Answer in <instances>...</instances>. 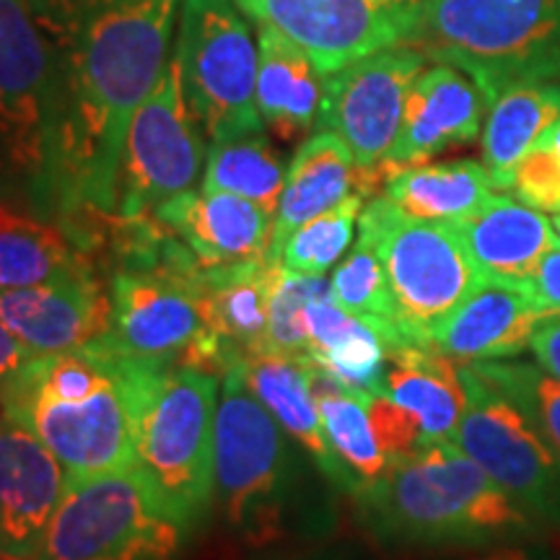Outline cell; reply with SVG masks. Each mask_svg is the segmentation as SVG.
<instances>
[{"instance_id": "obj_1", "label": "cell", "mask_w": 560, "mask_h": 560, "mask_svg": "<svg viewBox=\"0 0 560 560\" xmlns=\"http://www.w3.org/2000/svg\"><path fill=\"white\" fill-rule=\"evenodd\" d=\"M177 0H100L42 21L60 50L55 219L117 210L128 130L166 62Z\"/></svg>"}, {"instance_id": "obj_2", "label": "cell", "mask_w": 560, "mask_h": 560, "mask_svg": "<svg viewBox=\"0 0 560 560\" xmlns=\"http://www.w3.org/2000/svg\"><path fill=\"white\" fill-rule=\"evenodd\" d=\"M140 363L107 338L34 355L0 389V410L58 457L68 480L130 470Z\"/></svg>"}, {"instance_id": "obj_3", "label": "cell", "mask_w": 560, "mask_h": 560, "mask_svg": "<svg viewBox=\"0 0 560 560\" xmlns=\"http://www.w3.org/2000/svg\"><path fill=\"white\" fill-rule=\"evenodd\" d=\"M355 503L371 535L395 548H493L535 529L506 490L452 441L392 459Z\"/></svg>"}, {"instance_id": "obj_4", "label": "cell", "mask_w": 560, "mask_h": 560, "mask_svg": "<svg viewBox=\"0 0 560 560\" xmlns=\"http://www.w3.org/2000/svg\"><path fill=\"white\" fill-rule=\"evenodd\" d=\"M408 45L462 70L490 107L560 79V0H418Z\"/></svg>"}, {"instance_id": "obj_5", "label": "cell", "mask_w": 560, "mask_h": 560, "mask_svg": "<svg viewBox=\"0 0 560 560\" xmlns=\"http://www.w3.org/2000/svg\"><path fill=\"white\" fill-rule=\"evenodd\" d=\"M299 452L242 376L226 371L215 410L213 503L242 540L260 548L289 535L306 482Z\"/></svg>"}, {"instance_id": "obj_6", "label": "cell", "mask_w": 560, "mask_h": 560, "mask_svg": "<svg viewBox=\"0 0 560 560\" xmlns=\"http://www.w3.org/2000/svg\"><path fill=\"white\" fill-rule=\"evenodd\" d=\"M219 389L221 376L210 371L140 363L136 467L190 529L213 506Z\"/></svg>"}, {"instance_id": "obj_7", "label": "cell", "mask_w": 560, "mask_h": 560, "mask_svg": "<svg viewBox=\"0 0 560 560\" xmlns=\"http://www.w3.org/2000/svg\"><path fill=\"white\" fill-rule=\"evenodd\" d=\"M60 50L30 0H0V185L55 219Z\"/></svg>"}, {"instance_id": "obj_8", "label": "cell", "mask_w": 560, "mask_h": 560, "mask_svg": "<svg viewBox=\"0 0 560 560\" xmlns=\"http://www.w3.org/2000/svg\"><path fill=\"white\" fill-rule=\"evenodd\" d=\"M190 535L130 467L68 480L37 560H177Z\"/></svg>"}, {"instance_id": "obj_9", "label": "cell", "mask_w": 560, "mask_h": 560, "mask_svg": "<svg viewBox=\"0 0 560 560\" xmlns=\"http://www.w3.org/2000/svg\"><path fill=\"white\" fill-rule=\"evenodd\" d=\"M359 236L374 244L410 346L429 332L482 280L452 223L412 219L389 198L361 210Z\"/></svg>"}, {"instance_id": "obj_10", "label": "cell", "mask_w": 560, "mask_h": 560, "mask_svg": "<svg viewBox=\"0 0 560 560\" xmlns=\"http://www.w3.org/2000/svg\"><path fill=\"white\" fill-rule=\"evenodd\" d=\"M174 52L192 117L213 143L265 130L255 96L260 50L234 0H182Z\"/></svg>"}, {"instance_id": "obj_11", "label": "cell", "mask_w": 560, "mask_h": 560, "mask_svg": "<svg viewBox=\"0 0 560 560\" xmlns=\"http://www.w3.org/2000/svg\"><path fill=\"white\" fill-rule=\"evenodd\" d=\"M459 374L467 408L452 444L478 462L535 527L560 529V457L478 366L465 363Z\"/></svg>"}, {"instance_id": "obj_12", "label": "cell", "mask_w": 560, "mask_h": 560, "mask_svg": "<svg viewBox=\"0 0 560 560\" xmlns=\"http://www.w3.org/2000/svg\"><path fill=\"white\" fill-rule=\"evenodd\" d=\"M200 270L190 278L153 270L109 272V332L104 338L130 359L221 376L198 291Z\"/></svg>"}, {"instance_id": "obj_13", "label": "cell", "mask_w": 560, "mask_h": 560, "mask_svg": "<svg viewBox=\"0 0 560 560\" xmlns=\"http://www.w3.org/2000/svg\"><path fill=\"white\" fill-rule=\"evenodd\" d=\"M206 161L200 125L187 104L177 52H172L159 83L132 115L117 210L153 213L166 200L195 190Z\"/></svg>"}, {"instance_id": "obj_14", "label": "cell", "mask_w": 560, "mask_h": 560, "mask_svg": "<svg viewBox=\"0 0 560 560\" xmlns=\"http://www.w3.org/2000/svg\"><path fill=\"white\" fill-rule=\"evenodd\" d=\"M423 62L425 55L416 47L397 45L325 75L319 130L338 132L361 170L382 164L400 132L405 100Z\"/></svg>"}, {"instance_id": "obj_15", "label": "cell", "mask_w": 560, "mask_h": 560, "mask_svg": "<svg viewBox=\"0 0 560 560\" xmlns=\"http://www.w3.org/2000/svg\"><path fill=\"white\" fill-rule=\"evenodd\" d=\"M418 0H260L257 24H272L314 60L322 75L408 45Z\"/></svg>"}, {"instance_id": "obj_16", "label": "cell", "mask_w": 560, "mask_h": 560, "mask_svg": "<svg viewBox=\"0 0 560 560\" xmlns=\"http://www.w3.org/2000/svg\"><path fill=\"white\" fill-rule=\"evenodd\" d=\"M58 457L19 420L0 410V552L37 560L66 493Z\"/></svg>"}, {"instance_id": "obj_17", "label": "cell", "mask_w": 560, "mask_h": 560, "mask_svg": "<svg viewBox=\"0 0 560 560\" xmlns=\"http://www.w3.org/2000/svg\"><path fill=\"white\" fill-rule=\"evenodd\" d=\"M0 325L34 355H52L109 332V289L100 272L0 291Z\"/></svg>"}, {"instance_id": "obj_18", "label": "cell", "mask_w": 560, "mask_h": 560, "mask_svg": "<svg viewBox=\"0 0 560 560\" xmlns=\"http://www.w3.org/2000/svg\"><path fill=\"white\" fill-rule=\"evenodd\" d=\"M532 289L480 283L462 304L436 322L429 346L450 355L459 366L482 361H506L529 348L537 322L548 317Z\"/></svg>"}, {"instance_id": "obj_19", "label": "cell", "mask_w": 560, "mask_h": 560, "mask_svg": "<svg viewBox=\"0 0 560 560\" xmlns=\"http://www.w3.org/2000/svg\"><path fill=\"white\" fill-rule=\"evenodd\" d=\"M482 107L478 86L462 70L444 62L423 68L408 91L400 132L382 164H429L454 145L472 143L480 136Z\"/></svg>"}, {"instance_id": "obj_20", "label": "cell", "mask_w": 560, "mask_h": 560, "mask_svg": "<svg viewBox=\"0 0 560 560\" xmlns=\"http://www.w3.org/2000/svg\"><path fill=\"white\" fill-rule=\"evenodd\" d=\"M206 268L268 260L276 213L231 192H185L153 210Z\"/></svg>"}, {"instance_id": "obj_21", "label": "cell", "mask_w": 560, "mask_h": 560, "mask_svg": "<svg viewBox=\"0 0 560 560\" xmlns=\"http://www.w3.org/2000/svg\"><path fill=\"white\" fill-rule=\"evenodd\" d=\"M231 371V369H229ZM255 397L272 412L280 429L301 446L322 478L353 495L355 486L338 454L327 441L319 405L314 397V361L310 355H289L260 350L234 366Z\"/></svg>"}, {"instance_id": "obj_22", "label": "cell", "mask_w": 560, "mask_h": 560, "mask_svg": "<svg viewBox=\"0 0 560 560\" xmlns=\"http://www.w3.org/2000/svg\"><path fill=\"white\" fill-rule=\"evenodd\" d=\"M452 226L482 283L529 289V280L542 257L560 247L552 221L545 219L540 210L506 195H493L478 213L454 221Z\"/></svg>"}, {"instance_id": "obj_23", "label": "cell", "mask_w": 560, "mask_h": 560, "mask_svg": "<svg viewBox=\"0 0 560 560\" xmlns=\"http://www.w3.org/2000/svg\"><path fill=\"white\" fill-rule=\"evenodd\" d=\"M276 262L252 260L202 268L198 291L208 335L221 361V374L265 350Z\"/></svg>"}, {"instance_id": "obj_24", "label": "cell", "mask_w": 560, "mask_h": 560, "mask_svg": "<svg viewBox=\"0 0 560 560\" xmlns=\"http://www.w3.org/2000/svg\"><path fill=\"white\" fill-rule=\"evenodd\" d=\"M384 395L416 420L420 450L452 441L467 408V392L457 361L431 346L389 350Z\"/></svg>"}, {"instance_id": "obj_25", "label": "cell", "mask_w": 560, "mask_h": 560, "mask_svg": "<svg viewBox=\"0 0 560 560\" xmlns=\"http://www.w3.org/2000/svg\"><path fill=\"white\" fill-rule=\"evenodd\" d=\"M355 179H359V166L338 132L319 130L304 140L285 170L268 260L278 262L285 240L299 226L340 206L348 195L359 192Z\"/></svg>"}, {"instance_id": "obj_26", "label": "cell", "mask_w": 560, "mask_h": 560, "mask_svg": "<svg viewBox=\"0 0 560 560\" xmlns=\"http://www.w3.org/2000/svg\"><path fill=\"white\" fill-rule=\"evenodd\" d=\"M100 272L58 219L0 198V291Z\"/></svg>"}, {"instance_id": "obj_27", "label": "cell", "mask_w": 560, "mask_h": 560, "mask_svg": "<svg viewBox=\"0 0 560 560\" xmlns=\"http://www.w3.org/2000/svg\"><path fill=\"white\" fill-rule=\"evenodd\" d=\"M310 359L330 380L361 395H384L389 342L335 304L330 285L306 304Z\"/></svg>"}, {"instance_id": "obj_28", "label": "cell", "mask_w": 560, "mask_h": 560, "mask_svg": "<svg viewBox=\"0 0 560 560\" xmlns=\"http://www.w3.org/2000/svg\"><path fill=\"white\" fill-rule=\"evenodd\" d=\"M255 96L262 122L283 140H296L317 128L325 75L296 42L272 24H260Z\"/></svg>"}, {"instance_id": "obj_29", "label": "cell", "mask_w": 560, "mask_h": 560, "mask_svg": "<svg viewBox=\"0 0 560 560\" xmlns=\"http://www.w3.org/2000/svg\"><path fill=\"white\" fill-rule=\"evenodd\" d=\"M384 198L423 221H462L478 213L493 198V179L486 164L472 159L444 161V164L387 166Z\"/></svg>"}, {"instance_id": "obj_30", "label": "cell", "mask_w": 560, "mask_h": 560, "mask_svg": "<svg viewBox=\"0 0 560 560\" xmlns=\"http://www.w3.org/2000/svg\"><path fill=\"white\" fill-rule=\"evenodd\" d=\"M556 120H560L558 83L514 86L490 104L482 132V164L495 190H511L516 164Z\"/></svg>"}, {"instance_id": "obj_31", "label": "cell", "mask_w": 560, "mask_h": 560, "mask_svg": "<svg viewBox=\"0 0 560 560\" xmlns=\"http://www.w3.org/2000/svg\"><path fill=\"white\" fill-rule=\"evenodd\" d=\"M314 397H317L327 441L353 480L355 499L374 486L392 465L376 439L374 423H371L369 395L342 387L325 371L314 366Z\"/></svg>"}, {"instance_id": "obj_32", "label": "cell", "mask_w": 560, "mask_h": 560, "mask_svg": "<svg viewBox=\"0 0 560 560\" xmlns=\"http://www.w3.org/2000/svg\"><path fill=\"white\" fill-rule=\"evenodd\" d=\"M285 185V166L268 132L219 140L208 153L202 192H231L276 213Z\"/></svg>"}, {"instance_id": "obj_33", "label": "cell", "mask_w": 560, "mask_h": 560, "mask_svg": "<svg viewBox=\"0 0 560 560\" xmlns=\"http://www.w3.org/2000/svg\"><path fill=\"white\" fill-rule=\"evenodd\" d=\"M330 293L340 310L374 327L389 342L392 350L410 346L408 338H405L400 314H397L395 299H392L382 260L371 242L359 236L353 252L332 272Z\"/></svg>"}, {"instance_id": "obj_34", "label": "cell", "mask_w": 560, "mask_h": 560, "mask_svg": "<svg viewBox=\"0 0 560 560\" xmlns=\"http://www.w3.org/2000/svg\"><path fill=\"white\" fill-rule=\"evenodd\" d=\"M363 200L366 198L361 192L348 195L340 206L299 226L285 240L278 262L285 270L301 272V276H325L353 242Z\"/></svg>"}, {"instance_id": "obj_35", "label": "cell", "mask_w": 560, "mask_h": 560, "mask_svg": "<svg viewBox=\"0 0 560 560\" xmlns=\"http://www.w3.org/2000/svg\"><path fill=\"white\" fill-rule=\"evenodd\" d=\"M501 395L524 412L545 444L560 457V382L522 361L472 363Z\"/></svg>"}, {"instance_id": "obj_36", "label": "cell", "mask_w": 560, "mask_h": 560, "mask_svg": "<svg viewBox=\"0 0 560 560\" xmlns=\"http://www.w3.org/2000/svg\"><path fill=\"white\" fill-rule=\"evenodd\" d=\"M322 276H301L285 270L276 262L270 291V319L265 350L289 355H310V338H306V304L312 296L327 289Z\"/></svg>"}, {"instance_id": "obj_37", "label": "cell", "mask_w": 560, "mask_h": 560, "mask_svg": "<svg viewBox=\"0 0 560 560\" xmlns=\"http://www.w3.org/2000/svg\"><path fill=\"white\" fill-rule=\"evenodd\" d=\"M516 192L524 206L540 213H560V151L548 140H537L514 172Z\"/></svg>"}, {"instance_id": "obj_38", "label": "cell", "mask_w": 560, "mask_h": 560, "mask_svg": "<svg viewBox=\"0 0 560 560\" xmlns=\"http://www.w3.org/2000/svg\"><path fill=\"white\" fill-rule=\"evenodd\" d=\"M369 412L376 439H380L382 450L389 459L405 457V454L420 450V431L416 420L400 405L392 402L387 395H369Z\"/></svg>"}, {"instance_id": "obj_39", "label": "cell", "mask_w": 560, "mask_h": 560, "mask_svg": "<svg viewBox=\"0 0 560 560\" xmlns=\"http://www.w3.org/2000/svg\"><path fill=\"white\" fill-rule=\"evenodd\" d=\"M529 350L535 353L537 366L560 382V312H552L537 322Z\"/></svg>"}, {"instance_id": "obj_40", "label": "cell", "mask_w": 560, "mask_h": 560, "mask_svg": "<svg viewBox=\"0 0 560 560\" xmlns=\"http://www.w3.org/2000/svg\"><path fill=\"white\" fill-rule=\"evenodd\" d=\"M529 289L548 312H560V247L550 249L537 265Z\"/></svg>"}, {"instance_id": "obj_41", "label": "cell", "mask_w": 560, "mask_h": 560, "mask_svg": "<svg viewBox=\"0 0 560 560\" xmlns=\"http://www.w3.org/2000/svg\"><path fill=\"white\" fill-rule=\"evenodd\" d=\"M32 359V350H26L3 325H0V389H3Z\"/></svg>"}, {"instance_id": "obj_42", "label": "cell", "mask_w": 560, "mask_h": 560, "mask_svg": "<svg viewBox=\"0 0 560 560\" xmlns=\"http://www.w3.org/2000/svg\"><path fill=\"white\" fill-rule=\"evenodd\" d=\"M462 560H556L548 550L535 548V545H520V542H501L493 548H482V552L467 556Z\"/></svg>"}, {"instance_id": "obj_43", "label": "cell", "mask_w": 560, "mask_h": 560, "mask_svg": "<svg viewBox=\"0 0 560 560\" xmlns=\"http://www.w3.org/2000/svg\"><path fill=\"white\" fill-rule=\"evenodd\" d=\"M255 560H350L346 550L340 548H293V550H272Z\"/></svg>"}, {"instance_id": "obj_44", "label": "cell", "mask_w": 560, "mask_h": 560, "mask_svg": "<svg viewBox=\"0 0 560 560\" xmlns=\"http://www.w3.org/2000/svg\"><path fill=\"white\" fill-rule=\"evenodd\" d=\"M100 3V0H30L34 16L39 21H55L68 16V13L83 9V5Z\"/></svg>"}, {"instance_id": "obj_45", "label": "cell", "mask_w": 560, "mask_h": 560, "mask_svg": "<svg viewBox=\"0 0 560 560\" xmlns=\"http://www.w3.org/2000/svg\"><path fill=\"white\" fill-rule=\"evenodd\" d=\"M234 3L240 5L252 21H257V16H260V0H234Z\"/></svg>"}, {"instance_id": "obj_46", "label": "cell", "mask_w": 560, "mask_h": 560, "mask_svg": "<svg viewBox=\"0 0 560 560\" xmlns=\"http://www.w3.org/2000/svg\"><path fill=\"white\" fill-rule=\"evenodd\" d=\"M552 229H556L558 240H560V213H556V219H552Z\"/></svg>"}, {"instance_id": "obj_47", "label": "cell", "mask_w": 560, "mask_h": 560, "mask_svg": "<svg viewBox=\"0 0 560 560\" xmlns=\"http://www.w3.org/2000/svg\"><path fill=\"white\" fill-rule=\"evenodd\" d=\"M0 560H13V558H9V556H3V552H0Z\"/></svg>"}]
</instances>
